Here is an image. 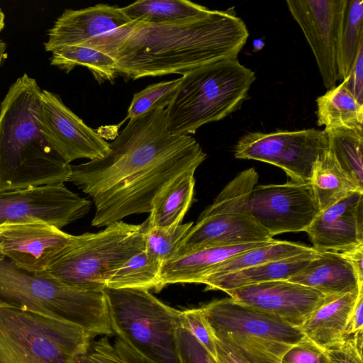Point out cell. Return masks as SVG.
Segmentation results:
<instances>
[{
	"mask_svg": "<svg viewBox=\"0 0 363 363\" xmlns=\"http://www.w3.org/2000/svg\"><path fill=\"white\" fill-rule=\"evenodd\" d=\"M189 135L167 128L166 108L130 119L109 143L103 158L72 165L67 182L89 196L96 207L91 220L104 227L132 214L150 213L155 199L183 172L206 160Z\"/></svg>",
	"mask_w": 363,
	"mask_h": 363,
	"instance_id": "6da1fadb",
	"label": "cell"
},
{
	"mask_svg": "<svg viewBox=\"0 0 363 363\" xmlns=\"http://www.w3.org/2000/svg\"><path fill=\"white\" fill-rule=\"evenodd\" d=\"M249 33L233 9L209 10L180 21H132L84 45L112 57L118 74L133 80L184 74L216 61L238 57Z\"/></svg>",
	"mask_w": 363,
	"mask_h": 363,
	"instance_id": "7a4b0ae2",
	"label": "cell"
},
{
	"mask_svg": "<svg viewBox=\"0 0 363 363\" xmlns=\"http://www.w3.org/2000/svg\"><path fill=\"white\" fill-rule=\"evenodd\" d=\"M41 89L24 74L0 104V190L67 182L72 165L54 149L40 127Z\"/></svg>",
	"mask_w": 363,
	"mask_h": 363,
	"instance_id": "3957f363",
	"label": "cell"
},
{
	"mask_svg": "<svg viewBox=\"0 0 363 363\" xmlns=\"http://www.w3.org/2000/svg\"><path fill=\"white\" fill-rule=\"evenodd\" d=\"M0 306L63 320L91 337L113 334L104 290L71 286L48 274L30 272L7 258L0 259Z\"/></svg>",
	"mask_w": 363,
	"mask_h": 363,
	"instance_id": "277c9868",
	"label": "cell"
},
{
	"mask_svg": "<svg viewBox=\"0 0 363 363\" xmlns=\"http://www.w3.org/2000/svg\"><path fill=\"white\" fill-rule=\"evenodd\" d=\"M256 77L238 57L211 62L182 77L166 108L167 130L189 135L239 109Z\"/></svg>",
	"mask_w": 363,
	"mask_h": 363,
	"instance_id": "5b68a950",
	"label": "cell"
},
{
	"mask_svg": "<svg viewBox=\"0 0 363 363\" xmlns=\"http://www.w3.org/2000/svg\"><path fill=\"white\" fill-rule=\"evenodd\" d=\"M91 338L76 324L0 306V363H73Z\"/></svg>",
	"mask_w": 363,
	"mask_h": 363,
	"instance_id": "8992f818",
	"label": "cell"
},
{
	"mask_svg": "<svg viewBox=\"0 0 363 363\" xmlns=\"http://www.w3.org/2000/svg\"><path fill=\"white\" fill-rule=\"evenodd\" d=\"M148 228L147 218L141 224L121 220L98 233L73 235L45 272L71 286L103 290L110 272L145 250Z\"/></svg>",
	"mask_w": 363,
	"mask_h": 363,
	"instance_id": "52a82bcc",
	"label": "cell"
},
{
	"mask_svg": "<svg viewBox=\"0 0 363 363\" xmlns=\"http://www.w3.org/2000/svg\"><path fill=\"white\" fill-rule=\"evenodd\" d=\"M103 290L117 337L152 363H179L176 333L180 311L163 303L145 289Z\"/></svg>",
	"mask_w": 363,
	"mask_h": 363,
	"instance_id": "ba28073f",
	"label": "cell"
},
{
	"mask_svg": "<svg viewBox=\"0 0 363 363\" xmlns=\"http://www.w3.org/2000/svg\"><path fill=\"white\" fill-rule=\"evenodd\" d=\"M201 308L216 337L251 363H281L285 353L305 337L299 328L231 298Z\"/></svg>",
	"mask_w": 363,
	"mask_h": 363,
	"instance_id": "9c48e42d",
	"label": "cell"
},
{
	"mask_svg": "<svg viewBox=\"0 0 363 363\" xmlns=\"http://www.w3.org/2000/svg\"><path fill=\"white\" fill-rule=\"evenodd\" d=\"M328 147L326 133L310 128L250 132L238 140L233 152L236 158L269 163L283 169L291 181L307 183L315 161Z\"/></svg>",
	"mask_w": 363,
	"mask_h": 363,
	"instance_id": "30bf717a",
	"label": "cell"
},
{
	"mask_svg": "<svg viewBox=\"0 0 363 363\" xmlns=\"http://www.w3.org/2000/svg\"><path fill=\"white\" fill-rule=\"evenodd\" d=\"M91 205L63 183L0 190V226L42 222L61 229L85 216Z\"/></svg>",
	"mask_w": 363,
	"mask_h": 363,
	"instance_id": "8fae6325",
	"label": "cell"
},
{
	"mask_svg": "<svg viewBox=\"0 0 363 363\" xmlns=\"http://www.w3.org/2000/svg\"><path fill=\"white\" fill-rule=\"evenodd\" d=\"M250 216L271 236L306 231L320 213L310 182L255 186L247 202Z\"/></svg>",
	"mask_w": 363,
	"mask_h": 363,
	"instance_id": "7c38bea8",
	"label": "cell"
},
{
	"mask_svg": "<svg viewBox=\"0 0 363 363\" xmlns=\"http://www.w3.org/2000/svg\"><path fill=\"white\" fill-rule=\"evenodd\" d=\"M286 3L314 54L324 86L328 90L335 86L340 80L337 52L347 0H287Z\"/></svg>",
	"mask_w": 363,
	"mask_h": 363,
	"instance_id": "4fadbf2b",
	"label": "cell"
},
{
	"mask_svg": "<svg viewBox=\"0 0 363 363\" xmlns=\"http://www.w3.org/2000/svg\"><path fill=\"white\" fill-rule=\"evenodd\" d=\"M37 118L43 133L68 164L81 158L101 159L109 151V143L67 107L58 95L41 91Z\"/></svg>",
	"mask_w": 363,
	"mask_h": 363,
	"instance_id": "5bb4252c",
	"label": "cell"
},
{
	"mask_svg": "<svg viewBox=\"0 0 363 363\" xmlns=\"http://www.w3.org/2000/svg\"><path fill=\"white\" fill-rule=\"evenodd\" d=\"M231 298L299 328L330 295L289 280L252 284L225 291Z\"/></svg>",
	"mask_w": 363,
	"mask_h": 363,
	"instance_id": "9a60e30c",
	"label": "cell"
},
{
	"mask_svg": "<svg viewBox=\"0 0 363 363\" xmlns=\"http://www.w3.org/2000/svg\"><path fill=\"white\" fill-rule=\"evenodd\" d=\"M72 236L42 222L4 225L0 226V250L18 267L41 272L47 270Z\"/></svg>",
	"mask_w": 363,
	"mask_h": 363,
	"instance_id": "2e32d148",
	"label": "cell"
},
{
	"mask_svg": "<svg viewBox=\"0 0 363 363\" xmlns=\"http://www.w3.org/2000/svg\"><path fill=\"white\" fill-rule=\"evenodd\" d=\"M305 232L317 252H345L363 245V191L320 211Z\"/></svg>",
	"mask_w": 363,
	"mask_h": 363,
	"instance_id": "e0dca14e",
	"label": "cell"
},
{
	"mask_svg": "<svg viewBox=\"0 0 363 363\" xmlns=\"http://www.w3.org/2000/svg\"><path fill=\"white\" fill-rule=\"evenodd\" d=\"M273 240L250 215L201 213L183 239L175 255L198 249L233 246Z\"/></svg>",
	"mask_w": 363,
	"mask_h": 363,
	"instance_id": "ac0fdd59",
	"label": "cell"
},
{
	"mask_svg": "<svg viewBox=\"0 0 363 363\" xmlns=\"http://www.w3.org/2000/svg\"><path fill=\"white\" fill-rule=\"evenodd\" d=\"M117 6L99 4L79 9H66L48 30L46 51L82 45L131 23Z\"/></svg>",
	"mask_w": 363,
	"mask_h": 363,
	"instance_id": "d6986e66",
	"label": "cell"
},
{
	"mask_svg": "<svg viewBox=\"0 0 363 363\" xmlns=\"http://www.w3.org/2000/svg\"><path fill=\"white\" fill-rule=\"evenodd\" d=\"M314 289L325 295H337L363 286L354 267L342 252H318L300 272L288 279Z\"/></svg>",
	"mask_w": 363,
	"mask_h": 363,
	"instance_id": "ffe728a7",
	"label": "cell"
},
{
	"mask_svg": "<svg viewBox=\"0 0 363 363\" xmlns=\"http://www.w3.org/2000/svg\"><path fill=\"white\" fill-rule=\"evenodd\" d=\"M272 240L201 248L175 256L161 265L160 289L170 284L201 283L203 278L218 264L235 255L263 245Z\"/></svg>",
	"mask_w": 363,
	"mask_h": 363,
	"instance_id": "44dd1931",
	"label": "cell"
},
{
	"mask_svg": "<svg viewBox=\"0 0 363 363\" xmlns=\"http://www.w3.org/2000/svg\"><path fill=\"white\" fill-rule=\"evenodd\" d=\"M318 254L313 248L296 255L266 262L220 276L204 277L206 290H228L276 280H288L302 270Z\"/></svg>",
	"mask_w": 363,
	"mask_h": 363,
	"instance_id": "7402d4cb",
	"label": "cell"
},
{
	"mask_svg": "<svg viewBox=\"0 0 363 363\" xmlns=\"http://www.w3.org/2000/svg\"><path fill=\"white\" fill-rule=\"evenodd\" d=\"M362 286L354 291L328 296L299 327L304 337L324 350L342 340L350 312Z\"/></svg>",
	"mask_w": 363,
	"mask_h": 363,
	"instance_id": "603a6c76",
	"label": "cell"
},
{
	"mask_svg": "<svg viewBox=\"0 0 363 363\" xmlns=\"http://www.w3.org/2000/svg\"><path fill=\"white\" fill-rule=\"evenodd\" d=\"M309 182L320 211L354 191H363L342 169L329 147L315 161Z\"/></svg>",
	"mask_w": 363,
	"mask_h": 363,
	"instance_id": "cb8c5ba5",
	"label": "cell"
},
{
	"mask_svg": "<svg viewBox=\"0 0 363 363\" xmlns=\"http://www.w3.org/2000/svg\"><path fill=\"white\" fill-rule=\"evenodd\" d=\"M195 171L183 172L155 199L147 218L150 227H168L182 223L193 200Z\"/></svg>",
	"mask_w": 363,
	"mask_h": 363,
	"instance_id": "d4e9b609",
	"label": "cell"
},
{
	"mask_svg": "<svg viewBox=\"0 0 363 363\" xmlns=\"http://www.w3.org/2000/svg\"><path fill=\"white\" fill-rule=\"evenodd\" d=\"M317 123L325 129L363 128V104H359L342 82L317 98Z\"/></svg>",
	"mask_w": 363,
	"mask_h": 363,
	"instance_id": "484cf974",
	"label": "cell"
},
{
	"mask_svg": "<svg viewBox=\"0 0 363 363\" xmlns=\"http://www.w3.org/2000/svg\"><path fill=\"white\" fill-rule=\"evenodd\" d=\"M132 21L169 23L193 18L208 12L203 6L186 0H140L121 8Z\"/></svg>",
	"mask_w": 363,
	"mask_h": 363,
	"instance_id": "4316f807",
	"label": "cell"
},
{
	"mask_svg": "<svg viewBox=\"0 0 363 363\" xmlns=\"http://www.w3.org/2000/svg\"><path fill=\"white\" fill-rule=\"evenodd\" d=\"M50 64L69 72L77 66H84L99 84L113 82L118 74L116 60L108 55L86 45H70L52 52Z\"/></svg>",
	"mask_w": 363,
	"mask_h": 363,
	"instance_id": "83f0119b",
	"label": "cell"
},
{
	"mask_svg": "<svg viewBox=\"0 0 363 363\" xmlns=\"http://www.w3.org/2000/svg\"><path fill=\"white\" fill-rule=\"evenodd\" d=\"M162 263L144 250L116 269L110 272L105 280V287L113 289H154L159 291Z\"/></svg>",
	"mask_w": 363,
	"mask_h": 363,
	"instance_id": "f1b7e54d",
	"label": "cell"
},
{
	"mask_svg": "<svg viewBox=\"0 0 363 363\" xmlns=\"http://www.w3.org/2000/svg\"><path fill=\"white\" fill-rule=\"evenodd\" d=\"M311 247L301 243L274 239L263 245L230 257L214 267L206 277L223 275L266 262L285 259L307 251Z\"/></svg>",
	"mask_w": 363,
	"mask_h": 363,
	"instance_id": "f546056e",
	"label": "cell"
},
{
	"mask_svg": "<svg viewBox=\"0 0 363 363\" xmlns=\"http://www.w3.org/2000/svg\"><path fill=\"white\" fill-rule=\"evenodd\" d=\"M338 164L363 189V128L324 129Z\"/></svg>",
	"mask_w": 363,
	"mask_h": 363,
	"instance_id": "4dcf8cb0",
	"label": "cell"
},
{
	"mask_svg": "<svg viewBox=\"0 0 363 363\" xmlns=\"http://www.w3.org/2000/svg\"><path fill=\"white\" fill-rule=\"evenodd\" d=\"M363 42V0H347L337 52L339 79L347 76Z\"/></svg>",
	"mask_w": 363,
	"mask_h": 363,
	"instance_id": "1f68e13d",
	"label": "cell"
},
{
	"mask_svg": "<svg viewBox=\"0 0 363 363\" xmlns=\"http://www.w3.org/2000/svg\"><path fill=\"white\" fill-rule=\"evenodd\" d=\"M258 178V174L254 168H249L240 172L224 187L213 203L202 213L250 215L247 202L252 190L257 183Z\"/></svg>",
	"mask_w": 363,
	"mask_h": 363,
	"instance_id": "d6a6232c",
	"label": "cell"
},
{
	"mask_svg": "<svg viewBox=\"0 0 363 363\" xmlns=\"http://www.w3.org/2000/svg\"><path fill=\"white\" fill-rule=\"evenodd\" d=\"M193 222L168 227H150L145 238V251L162 264L173 258Z\"/></svg>",
	"mask_w": 363,
	"mask_h": 363,
	"instance_id": "836d02e7",
	"label": "cell"
},
{
	"mask_svg": "<svg viewBox=\"0 0 363 363\" xmlns=\"http://www.w3.org/2000/svg\"><path fill=\"white\" fill-rule=\"evenodd\" d=\"M73 363H152L120 338L111 344L106 337L89 345L87 352Z\"/></svg>",
	"mask_w": 363,
	"mask_h": 363,
	"instance_id": "e575fe53",
	"label": "cell"
},
{
	"mask_svg": "<svg viewBox=\"0 0 363 363\" xmlns=\"http://www.w3.org/2000/svg\"><path fill=\"white\" fill-rule=\"evenodd\" d=\"M182 82V77L153 84L133 95L125 119H133L147 113L168 106Z\"/></svg>",
	"mask_w": 363,
	"mask_h": 363,
	"instance_id": "d590c367",
	"label": "cell"
},
{
	"mask_svg": "<svg viewBox=\"0 0 363 363\" xmlns=\"http://www.w3.org/2000/svg\"><path fill=\"white\" fill-rule=\"evenodd\" d=\"M179 324L216 357V337L201 308L180 311Z\"/></svg>",
	"mask_w": 363,
	"mask_h": 363,
	"instance_id": "8d00e7d4",
	"label": "cell"
},
{
	"mask_svg": "<svg viewBox=\"0 0 363 363\" xmlns=\"http://www.w3.org/2000/svg\"><path fill=\"white\" fill-rule=\"evenodd\" d=\"M176 344L179 363H218L204 346L181 326L177 330Z\"/></svg>",
	"mask_w": 363,
	"mask_h": 363,
	"instance_id": "74e56055",
	"label": "cell"
},
{
	"mask_svg": "<svg viewBox=\"0 0 363 363\" xmlns=\"http://www.w3.org/2000/svg\"><path fill=\"white\" fill-rule=\"evenodd\" d=\"M362 335L363 333L360 332L348 335L325 349L326 363H363Z\"/></svg>",
	"mask_w": 363,
	"mask_h": 363,
	"instance_id": "f35d334b",
	"label": "cell"
},
{
	"mask_svg": "<svg viewBox=\"0 0 363 363\" xmlns=\"http://www.w3.org/2000/svg\"><path fill=\"white\" fill-rule=\"evenodd\" d=\"M325 350L304 337L289 349L281 363H326Z\"/></svg>",
	"mask_w": 363,
	"mask_h": 363,
	"instance_id": "ab89813d",
	"label": "cell"
},
{
	"mask_svg": "<svg viewBox=\"0 0 363 363\" xmlns=\"http://www.w3.org/2000/svg\"><path fill=\"white\" fill-rule=\"evenodd\" d=\"M342 82L356 100L363 104V42L360 43L354 62Z\"/></svg>",
	"mask_w": 363,
	"mask_h": 363,
	"instance_id": "60d3db41",
	"label": "cell"
},
{
	"mask_svg": "<svg viewBox=\"0 0 363 363\" xmlns=\"http://www.w3.org/2000/svg\"><path fill=\"white\" fill-rule=\"evenodd\" d=\"M363 286L359 289L345 329V337L363 332Z\"/></svg>",
	"mask_w": 363,
	"mask_h": 363,
	"instance_id": "b9f144b4",
	"label": "cell"
},
{
	"mask_svg": "<svg viewBox=\"0 0 363 363\" xmlns=\"http://www.w3.org/2000/svg\"><path fill=\"white\" fill-rule=\"evenodd\" d=\"M216 349L218 363H251L233 347L217 338Z\"/></svg>",
	"mask_w": 363,
	"mask_h": 363,
	"instance_id": "7bdbcfd3",
	"label": "cell"
},
{
	"mask_svg": "<svg viewBox=\"0 0 363 363\" xmlns=\"http://www.w3.org/2000/svg\"><path fill=\"white\" fill-rule=\"evenodd\" d=\"M342 253L351 262L359 280L363 281V245Z\"/></svg>",
	"mask_w": 363,
	"mask_h": 363,
	"instance_id": "ee69618b",
	"label": "cell"
},
{
	"mask_svg": "<svg viewBox=\"0 0 363 363\" xmlns=\"http://www.w3.org/2000/svg\"><path fill=\"white\" fill-rule=\"evenodd\" d=\"M6 44L0 40V67L1 66L4 59L6 57Z\"/></svg>",
	"mask_w": 363,
	"mask_h": 363,
	"instance_id": "f6af8a7d",
	"label": "cell"
},
{
	"mask_svg": "<svg viewBox=\"0 0 363 363\" xmlns=\"http://www.w3.org/2000/svg\"><path fill=\"white\" fill-rule=\"evenodd\" d=\"M4 19H5L4 13L0 9V32L2 30V29L4 27V24H5Z\"/></svg>",
	"mask_w": 363,
	"mask_h": 363,
	"instance_id": "bcb514c9",
	"label": "cell"
}]
</instances>
